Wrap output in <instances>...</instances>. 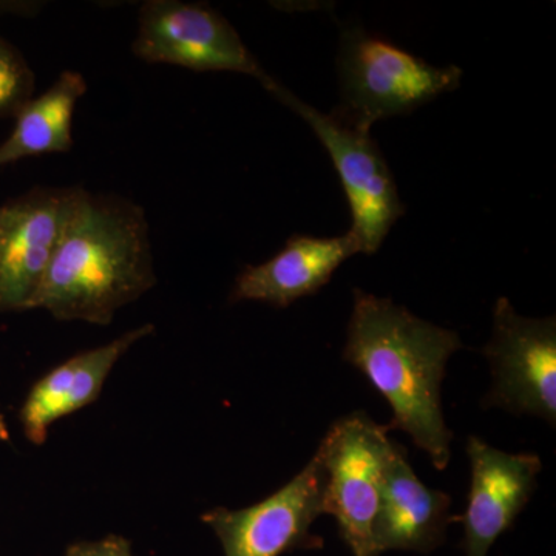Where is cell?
Here are the masks:
<instances>
[{
    "instance_id": "obj_1",
    "label": "cell",
    "mask_w": 556,
    "mask_h": 556,
    "mask_svg": "<svg viewBox=\"0 0 556 556\" xmlns=\"http://www.w3.org/2000/svg\"><path fill=\"white\" fill-rule=\"evenodd\" d=\"M463 348L453 329L424 320L391 299L354 289L342 358L387 399L393 412L390 428L405 431L437 470H445L452 459L442 382L450 358Z\"/></svg>"
},
{
    "instance_id": "obj_2",
    "label": "cell",
    "mask_w": 556,
    "mask_h": 556,
    "mask_svg": "<svg viewBox=\"0 0 556 556\" xmlns=\"http://www.w3.org/2000/svg\"><path fill=\"white\" fill-rule=\"evenodd\" d=\"M155 283L144 208L78 186L31 309L108 327Z\"/></svg>"
},
{
    "instance_id": "obj_3",
    "label": "cell",
    "mask_w": 556,
    "mask_h": 556,
    "mask_svg": "<svg viewBox=\"0 0 556 556\" xmlns=\"http://www.w3.org/2000/svg\"><path fill=\"white\" fill-rule=\"evenodd\" d=\"M338 68L340 105L331 115L364 134L378 121L409 115L456 90L464 76L456 65L434 67L361 28L340 36Z\"/></svg>"
},
{
    "instance_id": "obj_4",
    "label": "cell",
    "mask_w": 556,
    "mask_h": 556,
    "mask_svg": "<svg viewBox=\"0 0 556 556\" xmlns=\"http://www.w3.org/2000/svg\"><path fill=\"white\" fill-rule=\"evenodd\" d=\"M390 426L365 412L339 417L316 450L324 466L325 515L338 522L339 535L353 556H378L372 521L379 506L380 482L394 444Z\"/></svg>"
},
{
    "instance_id": "obj_5",
    "label": "cell",
    "mask_w": 556,
    "mask_h": 556,
    "mask_svg": "<svg viewBox=\"0 0 556 556\" xmlns=\"http://www.w3.org/2000/svg\"><path fill=\"white\" fill-rule=\"evenodd\" d=\"M266 90L302 116L320 139L345 190L353 222L348 232L356 240L361 254H376L394 223L405 214L396 181L378 142L371 135L351 129L334 116L311 108L276 79Z\"/></svg>"
},
{
    "instance_id": "obj_6",
    "label": "cell",
    "mask_w": 556,
    "mask_h": 556,
    "mask_svg": "<svg viewBox=\"0 0 556 556\" xmlns=\"http://www.w3.org/2000/svg\"><path fill=\"white\" fill-rule=\"evenodd\" d=\"M482 354L492 376L482 407L533 416L556 426L555 316L525 317L510 300L497 299L492 336Z\"/></svg>"
},
{
    "instance_id": "obj_7",
    "label": "cell",
    "mask_w": 556,
    "mask_h": 556,
    "mask_svg": "<svg viewBox=\"0 0 556 556\" xmlns=\"http://www.w3.org/2000/svg\"><path fill=\"white\" fill-rule=\"evenodd\" d=\"M135 56L193 72H233L268 87L273 78L244 46L239 31L204 3L149 0L139 10Z\"/></svg>"
},
{
    "instance_id": "obj_8",
    "label": "cell",
    "mask_w": 556,
    "mask_h": 556,
    "mask_svg": "<svg viewBox=\"0 0 556 556\" xmlns=\"http://www.w3.org/2000/svg\"><path fill=\"white\" fill-rule=\"evenodd\" d=\"M325 481L320 457L314 453L305 468L266 500L240 510L212 508L201 521L217 535L225 556L317 551L324 538L314 535L311 527L325 515Z\"/></svg>"
},
{
    "instance_id": "obj_9",
    "label": "cell",
    "mask_w": 556,
    "mask_h": 556,
    "mask_svg": "<svg viewBox=\"0 0 556 556\" xmlns=\"http://www.w3.org/2000/svg\"><path fill=\"white\" fill-rule=\"evenodd\" d=\"M75 188H36L0 206V313L31 309Z\"/></svg>"
},
{
    "instance_id": "obj_10",
    "label": "cell",
    "mask_w": 556,
    "mask_h": 556,
    "mask_svg": "<svg viewBox=\"0 0 556 556\" xmlns=\"http://www.w3.org/2000/svg\"><path fill=\"white\" fill-rule=\"evenodd\" d=\"M471 481L463 522L464 556H486L497 538L510 530L532 500L540 477L535 453H507L468 437Z\"/></svg>"
},
{
    "instance_id": "obj_11",
    "label": "cell",
    "mask_w": 556,
    "mask_h": 556,
    "mask_svg": "<svg viewBox=\"0 0 556 556\" xmlns=\"http://www.w3.org/2000/svg\"><path fill=\"white\" fill-rule=\"evenodd\" d=\"M452 497L430 489L417 478L408 463L407 448L394 444L383 468L379 506L372 521L376 555L388 551L430 554L442 546L452 517Z\"/></svg>"
},
{
    "instance_id": "obj_12",
    "label": "cell",
    "mask_w": 556,
    "mask_h": 556,
    "mask_svg": "<svg viewBox=\"0 0 556 556\" xmlns=\"http://www.w3.org/2000/svg\"><path fill=\"white\" fill-rule=\"evenodd\" d=\"M153 331L150 324L131 329L108 345L75 354L36 380L20 409L25 438L35 445L46 444L54 422L97 402L119 358Z\"/></svg>"
},
{
    "instance_id": "obj_13",
    "label": "cell",
    "mask_w": 556,
    "mask_h": 556,
    "mask_svg": "<svg viewBox=\"0 0 556 556\" xmlns=\"http://www.w3.org/2000/svg\"><path fill=\"white\" fill-rule=\"evenodd\" d=\"M361 254L350 232L339 237L292 236L268 262L247 266L236 278L229 302H262L288 308L317 294L353 255Z\"/></svg>"
},
{
    "instance_id": "obj_14",
    "label": "cell",
    "mask_w": 556,
    "mask_h": 556,
    "mask_svg": "<svg viewBox=\"0 0 556 556\" xmlns=\"http://www.w3.org/2000/svg\"><path fill=\"white\" fill-rule=\"evenodd\" d=\"M86 91L84 76L67 70L49 90L25 102L14 115L13 131L0 144V169L21 160L70 152L73 115Z\"/></svg>"
},
{
    "instance_id": "obj_15",
    "label": "cell",
    "mask_w": 556,
    "mask_h": 556,
    "mask_svg": "<svg viewBox=\"0 0 556 556\" xmlns=\"http://www.w3.org/2000/svg\"><path fill=\"white\" fill-rule=\"evenodd\" d=\"M35 73L9 40L0 38V118H11L35 93Z\"/></svg>"
},
{
    "instance_id": "obj_16",
    "label": "cell",
    "mask_w": 556,
    "mask_h": 556,
    "mask_svg": "<svg viewBox=\"0 0 556 556\" xmlns=\"http://www.w3.org/2000/svg\"><path fill=\"white\" fill-rule=\"evenodd\" d=\"M65 556H134L131 543L119 535H109L98 541H79L70 544Z\"/></svg>"
},
{
    "instance_id": "obj_17",
    "label": "cell",
    "mask_w": 556,
    "mask_h": 556,
    "mask_svg": "<svg viewBox=\"0 0 556 556\" xmlns=\"http://www.w3.org/2000/svg\"><path fill=\"white\" fill-rule=\"evenodd\" d=\"M0 441L9 442L10 441V428L9 424H7L5 416L0 412Z\"/></svg>"
}]
</instances>
